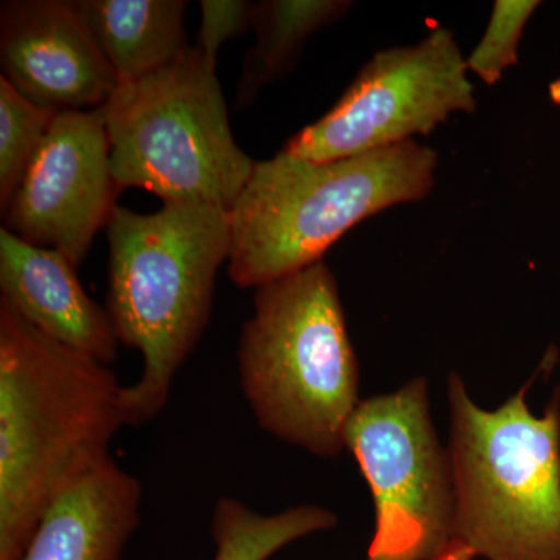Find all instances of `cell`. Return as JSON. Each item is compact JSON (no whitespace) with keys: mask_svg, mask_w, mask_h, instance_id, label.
Segmentation results:
<instances>
[{"mask_svg":"<svg viewBox=\"0 0 560 560\" xmlns=\"http://www.w3.org/2000/svg\"><path fill=\"white\" fill-rule=\"evenodd\" d=\"M124 388L0 301V560H21L51 504L110 458Z\"/></svg>","mask_w":560,"mask_h":560,"instance_id":"1","label":"cell"},{"mask_svg":"<svg viewBox=\"0 0 560 560\" xmlns=\"http://www.w3.org/2000/svg\"><path fill=\"white\" fill-rule=\"evenodd\" d=\"M108 312L120 345L139 350L142 375L124 388L125 425L150 422L171 399L176 372L197 348L212 312L221 265L230 260L231 213L116 206L108 226Z\"/></svg>","mask_w":560,"mask_h":560,"instance_id":"2","label":"cell"},{"mask_svg":"<svg viewBox=\"0 0 560 560\" xmlns=\"http://www.w3.org/2000/svg\"><path fill=\"white\" fill-rule=\"evenodd\" d=\"M436 167V151L415 140L330 162L285 151L256 162L230 212L228 275L259 289L320 264L355 224L427 197Z\"/></svg>","mask_w":560,"mask_h":560,"instance_id":"3","label":"cell"},{"mask_svg":"<svg viewBox=\"0 0 560 560\" xmlns=\"http://www.w3.org/2000/svg\"><path fill=\"white\" fill-rule=\"evenodd\" d=\"M243 396L265 431L320 458L345 448L359 361L327 265L256 289L238 342Z\"/></svg>","mask_w":560,"mask_h":560,"instance_id":"4","label":"cell"},{"mask_svg":"<svg viewBox=\"0 0 560 560\" xmlns=\"http://www.w3.org/2000/svg\"><path fill=\"white\" fill-rule=\"evenodd\" d=\"M526 383L499 410L448 378L455 544L486 560H560V393L530 411Z\"/></svg>","mask_w":560,"mask_h":560,"instance_id":"5","label":"cell"},{"mask_svg":"<svg viewBox=\"0 0 560 560\" xmlns=\"http://www.w3.org/2000/svg\"><path fill=\"white\" fill-rule=\"evenodd\" d=\"M103 110L119 191L139 187L164 206L231 212L256 161L232 136L217 62L200 47L145 79L119 84Z\"/></svg>","mask_w":560,"mask_h":560,"instance_id":"6","label":"cell"},{"mask_svg":"<svg viewBox=\"0 0 560 560\" xmlns=\"http://www.w3.org/2000/svg\"><path fill=\"white\" fill-rule=\"evenodd\" d=\"M345 447L375 504L366 560H440L456 548L452 460L438 440L423 378L361 400Z\"/></svg>","mask_w":560,"mask_h":560,"instance_id":"7","label":"cell"},{"mask_svg":"<svg viewBox=\"0 0 560 560\" xmlns=\"http://www.w3.org/2000/svg\"><path fill=\"white\" fill-rule=\"evenodd\" d=\"M466 60L447 28L415 46L378 51L340 101L302 128L282 151L315 162L359 156L430 135L455 113L477 106Z\"/></svg>","mask_w":560,"mask_h":560,"instance_id":"8","label":"cell"},{"mask_svg":"<svg viewBox=\"0 0 560 560\" xmlns=\"http://www.w3.org/2000/svg\"><path fill=\"white\" fill-rule=\"evenodd\" d=\"M119 195L103 106L58 113L2 212L3 228L79 267L108 226Z\"/></svg>","mask_w":560,"mask_h":560,"instance_id":"9","label":"cell"},{"mask_svg":"<svg viewBox=\"0 0 560 560\" xmlns=\"http://www.w3.org/2000/svg\"><path fill=\"white\" fill-rule=\"evenodd\" d=\"M2 79L55 110L102 108L119 86L75 0H9L0 7Z\"/></svg>","mask_w":560,"mask_h":560,"instance_id":"10","label":"cell"},{"mask_svg":"<svg viewBox=\"0 0 560 560\" xmlns=\"http://www.w3.org/2000/svg\"><path fill=\"white\" fill-rule=\"evenodd\" d=\"M0 301L51 340L113 363L119 349L108 312L91 300L77 267L58 250L0 230Z\"/></svg>","mask_w":560,"mask_h":560,"instance_id":"11","label":"cell"},{"mask_svg":"<svg viewBox=\"0 0 560 560\" xmlns=\"http://www.w3.org/2000/svg\"><path fill=\"white\" fill-rule=\"evenodd\" d=\"M142 497L138 478L106 459L51 504L21 560H121Z\"/></svg>","mask_w":560,"mask_h":560,"instance_id":"12","label":"cell"},{"mask_svg":"<svg viewBox=\"0 0 560 560\" xmlns=\"http://www.w3.org/2000/svg\"><path fill=\"white\" fill-rule=\"evenodd\" d=\"M119 84L145 79L190 49L184 0H75Z\"/></svg>","mask_w":560,"mask_h":560,"instance_id":"13","label":"cell"},{"mask_svg":"<svg viewBox=\"0 0 560 560\" xmlns=\"http://www.w3.org/2000/svg\"><path fill=\"white\" fill-rule=\"evenodd\" d=\"M352 2L342 0H265L256 3L253 27L256 44L243 61L238 106L279 79L313 33L340 20Z\"/></svg>","mask_w":560,"mask_h":560,"instance_id":"14","label":"cell"},{"mask_svg":"<svg viewBox=\"0 0 560 560\" xmlns=\"http://www.w3.org/2000/svg\"><path fill=\"white\" fill-rule=\"evenodd\" d=\"M334 512L320 506H298L261 515L242 501L223 497L215 504L213 560H268L293 541L335 528Z\"/></svg>","mask_w":560,"mask_h":560,"instance_id":"15","label":"cell"},{"mask_svg":"<svg viewBox=\"0 0 560 560\" xmlns=\"http://www.w3.org/2000/svg\"><path fill=\"white\" fill-rule=\"evenodd\" d=\"M55 110L25 98L0 77V209L9 208L33 158L43 145Z\"/></svg>","mask_w":560,"mask_h":560,"instance_id":"16","label":"cell"},{"mask_svg":"<svg viewBox=\"0 0 560 560\" xmlns=\"http://www.w3.org/2000/svg\"><path fill=\"white\" fill-rule=\"evenodd\" d=\"M539 5L534 0H497L485 36L466 60L467 70L489 86L499 83L517 65L523 31Z\"/></svg>","mask_w":560,"mask_h":560,"instance_id":"17","label":"cell"},{"mask_svg":"<svg viewBox=\"0 0 560 560\" xmlns=\"http://www.w3.org/2000/svg\"><path fill=\"white\" fill-rule=\"evenodd\" d=\"M200 43L198 47L208 60L217 55L228 39L237 38L253 27L256 3L248 0H202Z\"/></svg>","mask_w":560,"mask_h":560,"instance_id":"18","label":"cell"},{"mask_svg":"<svg viewBox=\"0 0 560 560\" xmlns=\"http://www.w3.org/2000/svg\"><path fill=\"white\" fill-rule=\"evenodd\" d=\"M474 552L470 550H467V548L464 547H456L453 548L451 552H447V555L444 556V558L440 560H475Z\"/></svg>","mask_w":560,"mask_h":560,"instance_id":"19","label":"cell"},{"mask_svg":"<svg viewBox=\"0 0 560 560\" xmlns=\"http://www.w3.org/2000/svg\"><path fill=\"white\" fill-rule=\"evenodd\" d=\"M550 98L555 105L560 106V77L550 84Z\"/></svg>","mask_w":560,"mask_h":560,"instance_id":"20","label":"cell"}]
</instances>
